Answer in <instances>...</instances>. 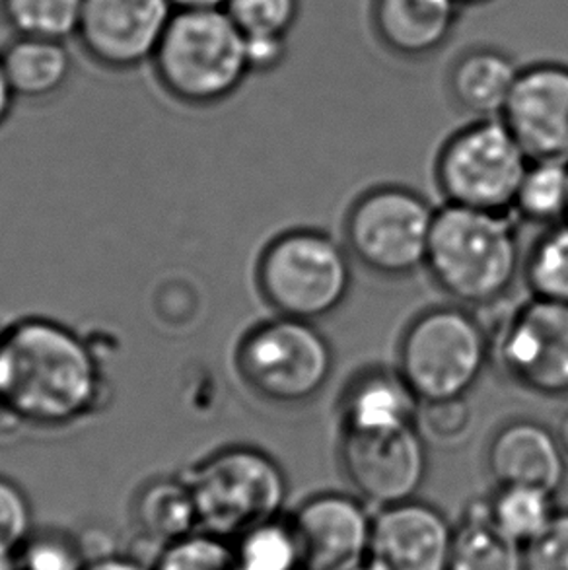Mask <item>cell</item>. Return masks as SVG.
<instances>
[{
	"label": "cell",
	"mask_w": 568,
	"mask_h": 570,
	"mask_svg": "<svg viewBox=\"0 0 568 570\" xmlns=\"http://www.w3.org/2000/svg\"><path fill=\"white\" fill-rule=\"evenodd\" d=\"M85 570H153V567H146L133 557L104 553V556L92 557Z\"/></svg>",
	"instance_id": "e575fe53"
},
{
	"label": "cell",
	"mask_w": 568,
	"mask_h": 570,
	"mask_svg": "<svg viewBox=\"0 0 568 570\" xmlns=\"http://www.w3.org/2000/svg\"><path fill=\"white\" fill-rule=\"evenodd\" d=\"M247 62L252 72H271L288 55V39H246Z\"/></svg>",
	"instance_id": "836d02e7"
},
{
	"label": "cell",
	"mask_w": 568,
	"mask_h": 570,
	"mask_svg": "<svg viewBox=\"0 0 568 570\" xmlns=\"http://www.w3.org/2000/svg\"><path fill=\"white\" fill-rule=\"evenodd\" d=\"M423 401L401 372L372 366L351 379L339 401L341 431H395L419 426Z\"/></svg>",
	"instance_id": "ac0fdd59"
},
{
	"label": "cell",
	"mask_w": 568,
	"mask_h": 570,
	"mask_svg": "<svg viewBox=\"0 0 568 570\" xmlns=\"http://www.w3.org/2000/svg\"><path fill=\"white\" fill-rule=\"evenodd\" d=\"M339 460L356 494L378 509L415 499L429 475V450L419 426L341 431Z\"/></svg>",
	"instance_id": "8fae6325"
},
{
	"label": "cell",
	"mask_w": 568,
	"mask_h": 570,
	"mask_svg": "<svg viewBox=\"0 0 568 570\" xmlns=\"http://www.w3.org/2000/svg\"><path fill=\"white\" fill-rule=\"evenodd\" d=\"M520 69L499 47H469L448 72V90L458 108L477 119L500 117Z\"/></svg>",
	"instance_id": "d6986e66"
},
{
	"label": "cell",
	"mask_w": 568,
	"mask_h": 570,
	"mask_svg": "<svg viewBox=\"0 0 568 570\" xmlns=\"http://www.w3.org/2000/svg\"><path fill=\"white\" fill-rule=\"evenodd\" d=\"M492 358L483 324L463 306H437L408 325L398 348V371L427 401L468 397Z\"/></svg>",
	"instance_id": "8992f818"
},
{
	"label": "cell",
	"mask_w": 568,
	"mask_h": 570,
	"mask_svg": "<svg viewBox=\"0 0 568 570\" xmlns=\"http://www.w3.org/2000/svg\"><path fill=\"white\" fill-rule=\"evenodd\" d=\"M500 117L461 127L445 140L437 158V184L450 205L507 215L530 166Z\"/></svg>",
	"instance_id": "ba28073f"
},
{
	"label": "cell",
	"mask_w": 568,
	"mask_h": 570,
	"mask_svg": "<svg viewBox=\"0 0 568 570\" xmlns=\"http://www.w3.org/2000/svg\"><path fill=\"white\" fill-rule=\"evenodd\" d=\"M335 355L314 322L277 316L239 341L236 368L252 392L277 405H302L323 392Z\"/></svg>",
	"instance_id": "52a82bcc"
},
{
	"label": "cell",
	"mask_w": 568,
	"mask_h": 570,
	"mask_svg": "<svg viewBox=\"0 0 568 570\" xmlns=\"http://www.w3.org/2000/svg\"><path fill=\"white\" fill-rule=\"evenodd\" d=\"M492 356L523 390L568 397V304L531 298L508 317Z\"/></svg>",
	"instance_id": "30bf717a"
},
{
	"label": "cell",
	"mask_w": 568,
	"mask_h": 570,
	"mask_svg": "<svg viewBox=\"0 0 568 570\" xmlns=\"http://www.w3.org/2000/svg\"><path fill=\"white\" fill-rule=\"evenodd\" d=\"M20 570H85L92 557L82 543L61 530H33L18 551Z\"/></svg>",
	"instance_id": "f546056e"
},
{
	"label": "cell",
	"mask_w": 568,
	"mask_h": 570,
	"mask_svg": "<svg viewBox=\"0 0 568 570\" xmlns=\"http://www.w3.org/2000/svg\"><path fill=\"white\" fill-rule=\"evenodd\" d=\"M85 0H0V14L16 36L65 41L77 36Z\"/></svg>",
	"instance_id": "484cf974"
},
{
	"label": "cell",
	"mask_w": 568,
	"mask_h": 570,
	"mask_svg": "<svg viewBox=\"0 0 568 570\" xmlns=\"http://www.w3.org/2000/svg\"><path fill=\"white\" fill-rule=\"evenodd\" d=\"M174 12L172 0H85L77 38L104 69H139L153 62Z\"/></svg>",
	"instance_id": "7c38bea8"
},
{
	"label": "cell",
	"mask_w": 568,
	"mask_h": 570,
	"mask_svg": "<svg viewBox=\"0 0 568 570\" xmlns=\"http://www.w3.org/2000/svg\"><path fill=\"white\" fill-rule=\"evenodd\" d=\"M239 570H304L288 518H275L234 541Z\"/></svg>",
	"instance_id": "4316f807"
},
{
	"label": "cell",
	"mask_w": 568,
	"mask_h": 570,
	"mask_svg": "<svg viewBox=\"0 0 568 570\" xmlns=\"http://www.w3.org/2000/svg\"><path fill=\"white\" fill-rule=\"evenodd\" d=\"M2 384H4V364H2V341H0V401H2Z\"/></svg>",
	"instance_id": "b9f144b4"
},
{
	"label": "cell",
	"mask_w": 568,
	"mask_h": 570,
	"mask_svg": "<svg viewBox=\"0 0 568 570\" xmlns=\"http://www.w3.org/2000/svg\"><path fill=\"white\" fill-rule=\"evenodd\" d=\"M500 119L531 163L568 164V65L522 67Z\"/></svg>",
	"instance_id": "4fadbf2b"
},
{
	"label": "cell",
	"mask_w": 568,
	"mask_h": 570,
	"mask_svg": "<svg viewBox=\"0 0 568 570\" xmlns=\"http://www.w3.org/2000/svg\"><path fill=\"white\" fill-rule=\"evenodd\" d=\"M33 530L28 494L14 481L0 475V546L20 551Z\"/></svg>",
	"instance_id": "4dcf8cb0"
},
{
	"label": "cell",
	"mask_w": 568,
	"mask_h": 570,
	"mask_svg": "<svg viewBox=\"0 0 568 570\" xmlns=\"http://www.w3.org/2000/svg\"><path fill=\"white\" fill-rule=\"evenodd\" d=\"M351 286L345 247L322 230L284 232L271 239L257 263V288L277 316L315 324L345 304Z\"/></svg>",
	"instance_id": "5b68a950"
},
{
	"label": "cell",
	"mask_w": 568,
	"mask_h": 570,
	"mask_svg": "<svg viewBox=\"0 0 568 570\" xmlns=\"http://www.w3.org/2000/svg\"><path fill=\"white\" fill-rule=\"evenodd\" d=\"M448 570H523V548L492 522L489 499L471 502L453 528Z\"/></svg>",
	"instance_id": "7402d4cb"
},
{
	"label": "cell",
	"mask_w": 568,
	"mask_h": 570,
	"mask_svg": "<svg viewBox=\"0 0 568 570\" xmlns=\"http://www.w3.org/2000/svg\"><path fill=\"white\" fill-rule=\"evenodd\" d=\"M153 65L161 88L189 106L221 104L252 75L246 38L224 8L176 10Z\"/></svg>",
	"instance_id": "3957f363"
},
{
	"label": "cell",
	"mask_w": 568,
	"mask_h": 570,
	"mask_svg": "<svg viewBox=\"0 0 568 570\" xmlns=\"http://www.w3.org/2000/svg\"><path fill=\"white\" fill-rule=\"evenodd\" d=\"M153 570H239L234 541L195 530L158 549Z\"/></svg>",
	"instance_id": "83f0119b"
},
{
	"label": "cell",
	"mask_w": 568,
	"mask_h": 570,
	"mask_svg": "<svg viewBox=\"0 0 568 570\" xmlns=\"http://www.w3.org/2000/svg\"><path fill=\"white\" fill-rule=\"evenodd\" d=\"M460 2L461 7L468 8V7H483V4H489V2H492V0H458Z\"/></svg>",
	"instance_id": "60d3db41"
},
{
	"label": "cell",
	"mask_w": 568,
	"mask_h": 570,
	"mask_svg": "<svg viewBox=\"0 0 568 570\" xmlns=\"http://www.w3.org/2000/svg\"><path fill=\"white\" fill-rule=\"evenodd\" d=\"M351 570H385L382 564L378 563V561H374V559H366L364 563L359 564V567H354V569Z\"/></svg>",
	"instance_id": "ab89813d"
},
{
	"label": "cell",
	"mask_w": 568,
	"mask_h": 570,
	"mask_svg": "<svg viewBox=\"0 0 568 570\" xmlns=\"http://www.w3.org/2000/svg\"><path fill=\"white\" fill-rule=\"evenodd\" d=\"M228 0H172L176 10H199V8H224Z\"/></svg>",
	"instance_id": "8d00e7d4"
},
{
	"label": "cell",
	"mask_w": 568,
	"mask_h": 570,
	"mask_svg": "<svg viewBox=\"0 0 568 570\" xmlns=\"http://www.w3.org/2000/svg\"><path fill=\"white\" fill-rule=\"evenodd\" d=\"M424 269L460 306H491L523 269L515 224L500 213L448 203L434 216Z\"/></svg>",
	"instance_id": "7a4b0ae2"
},
{
	"label": "cell",
	"mask_w": 568,
	"mask_h": 570,
	"mask_svg": "<svg viewBox=\"0 0 568 570\" xmlns=\"http://www.w3.org/2000/svg\"><path fill=\"white\" fill-rule=\"evenodd\" d=\"M199 530L236 541L257 525L283 517L288 478L273 455L254 446H228L185 475Z\"/></svg>",
	"instance_id": "277c9868"
},
{
	"label": "cell",
	"mask_w": 568,
	"mask_h": 570,
	"mask_svg": "<svg viewBox=\"0 0 568 570\" xmlns=\"http://www.w3.org/2000/svg\"><path fill=\"white\" fill-rule=\"evenodd\" d=\"M492 522L518 546L536 540L557 517L555 493L533 487H499L489 499Z\"/></svg>",
	"instance_id": "603a6c76"
},
{
	"label": "cell",
	"mask_w": 568,
	"mask_h": 570,
	"mask_svg": "<svg viewBox=\"0 0 568 570\" xmlns=\"http://www.w3.org/2000/svg\"><path fill=\"white\" fill-rule=\"evenodd\" d=\"M16 96L12 92V86L8 82L7 70H4V62L0 57V127L7 124L12 106H14Z\"/></svg>",
	"instance_id": "d590c367"
},
{
	"label": "cell",
	"mask_w": 568,
	"mask_h": 570,
	"mask_svg": "<svg viewBox=\"0 0 568 570\" xmlns=\"http://www.w3.org/2000/svg\"><path fill=\"white\" fill-rule=\"evenodd\" d=\"M16 98L43 100L67 85L72 70L65 41L16 36L0 51Z\"/></svg>",
	"instance_id": "ffe728a7"
},
{
	"label": "cell",
	"mask_w": 568,
	"mask_h": 570,
	"mask_svg": "<svg viewBox=\"0 0 568 570\" xmlns=\"http://www.w3.org/2000/svg\"><path fill=\"white\" fill-rule=\"evenodd\" d=\"M0 570H20V559L16 549L0 546Z\"/></svg>",
	"instance_id": "74e56055"
},
{
	"label": "cell",
	"mask_w": 568,
	"mask_h": 570,
	"mask_svg": "<svg viewBox=\"0 0 568 570\" xmlns=\"http://www.w3.org/2000/svg\"><path fill=\"white\" fill-rule=\"evenodd\" d=\"M224 10L246 39H288L298 22L300 0H228Z\"/></svg>",
	"instance_id": "f1b7e54d"
},
{
	"label": "cell",
	"mask_w": 568,
	"mask_h": 570,
	"mask_svg": "<svg viewBox=\"0 0 568 570\" xmlns=\"http://www.w3.org/2000/svg\"><path fill=\"white\" fill-rule=\"evenodd\" d=\"M453 528L429 502L411 501L378 510L370 559L385 570H448Z\"/></svg>",
	"instance_id": "9a60e30c"
},
{
	"label": "cell",
	"mask_w": 568,
	"mask_h": 570,
	"mask_svg": "<svg viewBox=\"0 0 568 570\" xmlns=\"http://www.w3.org/2000/svg\"><path fill=\"white\" fill-rule=\"evenodd\" d=\"M523 570H568V512H557L554 522L523 546Z\"/></svg>",
	"instance_id": "1f68e13d"
},
{
	"label": "cell",
	"mask_w": 568,
	"mask_h": 570,
	"mask_svg": "<svg viewBox=\"0 0 568 570\" xmlns=\"http://www.w3.org/2000/svg\"><path fill=\"white\" fill-rule=\"evenodd\" d=\"M512 210L526 223L555 226L568 220V164L530 163Z\"/></svg>",
	"instance_id": "cb8c5ba5"
},
{
	"label": "cell",
	"mask_w": 568,
	"mask_h": 570,
	"mask_svg": "<svg viewBox=\"0 0 568 570\" xmlns=\"http://www.w3.org/2000/svg\"><path fill=\"white\" fill-rule=\"evenodd\" d=\"M458 0H372V30L385 51L409 59H429L452 39L460 23Z\"/></svg>",
	"instance_id": "e0dca14e"
},
{
	"label": "cell",
	"mask_w": 568,
	"mask_h": 570,
	"mask_svg": "<svg viewBox=\"0 0 568 570\" xmlns=\"http://www.w3.org/2000/svg\"><path fill=\"white\" fill-rule=\"evenodd\" d=\"M555 432H557L562 450H565V454H567L568 458V411L562 415L561 421H559V426H557V431Z\"/></svg>",
	"instance_id": "f35d334b"
},
{
	"label": "cell",
	"mask_w": 568,
	"mask_h": 570,
	"mask_svg": "<svg viewBox=\"0 0 568 570\" xmlns=\"http://www.w3.org/2000/svg\"><path fill=\"white\" fill-rule=\"evenodd\" d=\"M522 271L533 298L568 304V220L549 226L533 242Z\"/></svg>",
	"instance_id": "d4e9b609"
},
{
	"label": "cell",
	"mask_w": 568,
	"mask_h": 570,
	"mask_svg": "<svg viewBox=\"0 0 568 570\" xmlns=\"http://www.w3.org/2000/svg\"><path fill=\"white\" fill-rule=\"evenodd\" d=\"M471 421L473 413L469 407L468 397L427 401L421 405L419 415V423H423L430 436L438 442L460 440L469 431Z\"/></svg>",
	"instance_id": "d6a6232c"
},
{
	"label": "cell",
	"mask_w": 568,
	"mask_h": 570,
	"mask_svg": "<svg viewBox=\"0 0 568 570\" xmlns=\"http://www.w3.org/2000/svg\"><path fill=\"white\" fill-rule=\"evenodd\" d=\"M4 384L0 409L31 426H67L100 405L101 371L86 341L46 317L0 333Z\"/></svg>",
	"instance_id": "6da1fadb"
},
{
	"label": "cell",
	"mask_w": 568,
	"mask_h": 570,
	"mask_svg": "<svg viewBox=\"0 0 568 570\" xmlns=\"http://www.w3.org/2000/svg\"><path fill=\"white\" fill-rule=\"evenodd\" d=\"M2 26L7 28V23H4V18H2V14H0V28H2Z\"/></svg>",
	"instance_id": "7bdbcfd3"
},
{
	"label": "cell",
	"mask_w": 568,
	"mask_h": 570,
	"mask_svg": "<svg viewBox=\"0 0 568 570\" xmlns=\"http://www.w3.org/2000/svg\"><path fill=\"white\" fill-rule=\"evenodd\" d=\"M135 530L160 549L199 530L192 489L182 479H156L140 489L131 507Z\"/></svg>",
	"instance_id": "44dd1931"
},
{
	"label": "cell",
	"mask_w": 568,
	"mask_h": 570,
	"mask_svg": "<svg viewBox=\"0 0 568 570\" xmlns=\"http://www.w3.org/2000/svg\"><path fill=\"white\" fill-rule=\"evenodd\" d=\"M304 570H351L370 557L374 517L361 497L317 493L292 512Z\"/></svg>",
	"instance_id": "5bb4252c"
},
{
	"label": "cell",
	"mask_w": 568,
	"mask_h": 570,
	"mask_svg": "<svg viewBox=\"0 0 568 570\" xmlns=\"http://www.w3.org/2000/svg\"><path fill=\"white\" fill-rule=\"evenodd\" d=\"M434 216L429 200L409 187H374L346 213V246L372 273L409 277L427 263Z\"/></svg>",
	"instance_id": "9c48e42d"
},
{
	"label": "cell",
	"mask_w": 568,
	"mask_h": 570,
	"mask_svg": "<svg viewBox=\"0 0 568 570\" xmlns=\"http://www.w3.org/2000/svg\"><path fill=\"white\" fill-rule=\"evenodd\" d=\"M567 465L557 432L531 419L502 424L487 448V470L497 487H533L557 493L567 478Z\"/></svg>",
	"instance_id": "2e32d148"
}]
</instances>
